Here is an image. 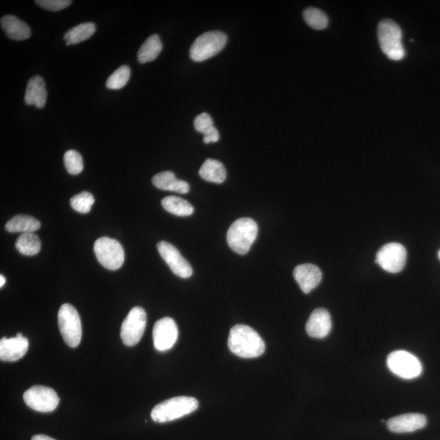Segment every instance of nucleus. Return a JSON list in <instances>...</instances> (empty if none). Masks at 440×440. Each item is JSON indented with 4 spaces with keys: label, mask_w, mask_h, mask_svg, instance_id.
<instances>
[{
    "label": "nucleus",
    "mask_w": 440,
    "mask_h": 440,
    "mask_svg": "<svg viewBox=\"0 0 440 440\" xmlns=\"http://www.w3.org/2000/svg\"><path fill=\"white\" fill-rule=\"evenodd\" d=\"M228 345L234 355L242 358H256L265 351L266 346L256 330L244 325H237L230 331Z\"/></svg>",
    "instance_id": "nucleus-1"
},
{
    "label": "nucleus",
    "mask_w": 440,
    "mask_h": 440,
    "mask_svg": "<svg viewBox=\"0 0 440 440\" xmlns=\"http://www.w3.org/2000/svg\"><path fill=\"white\" fill-rule=\"evenodd\" d=\"M198 406V401L193 397L178 396L156 404L152 410L151 418L159 423L173 422L193 413Z\"/></svg>",
    "instance_id": "nucleus-2"
},
{
    "label": "nucleus",
    "mask_w": 440,
    "mask_h": 440,
    "mask_svg": "<svg viewBox=\"0 0 440 440\" xmlns=\"http://www.w3.org/2000/svg\"><path fill=\"white\" fill-rule=\"evenodd\" d=\"M258 225L254 219L242 218L236 220L230 226L227 233V241L230 248L239 254H246L256 241Z\"/></svg>",
    "instance_id": "nucleus-3"
},
{
    "label": "nucleus",
    "mask_w": 440,
    "mask_h": 440,
    "mask_svg": "<svg viewBox=\"0 0 440 440\" xmlns=\"http://www.w3.org/2000/svg\"><path fill=\"white\" fill-rule=\"evenodd\" d=\"M378 37L381 51L393 61H400L405 56L402 43V31L393 20L380 22Z\"/></svg>",
    "instance_id": "nucleus-4"
},
{
    "label": "nucleus",
    "mask_w": 440,
    "mask_h": 440,
    "mask_svg": "<svg viewBox=\"0 0 440 440\" xmlns=\"http://www.w3.org/2000/svg\"><path fill=\"white\" fill-rule=\"evenodd\" d=\"M226 34L220 31H209L200 36L190 48V57L200 62L217 55L226 45Z\"/></svg>",
    "instance_id": "nucleus-5"
},
{
    "label": "nucleus",
    "mask_w": 440,
    "mask_h": 440,
    "mask_svg": "<svg viewBox=\"0 0 440 440\" xmlns=\"http://www.w3.org/2000/svg\"><path fill=\"white\" fill-rule=\"evenodd\" d=\"M58 325L64 341L71 347H77L82 339V323L80 314L68 303L63 305L58 312Z\"/></svg>",
    "instance_id": "nucleus-6"
},
{
    "label": "nucleus",
    "mask_w": 440,
    "mask_h": 440,
    "mask_svg": "<svg viewBox=\"0 0 440 440\" xmlns=\"http://www.w3.org/2000/svg\"><path fill=\"white\" fill-rule=\"evenodd\" d=\"M386 364L391 373L401 379H413L423 373V365L418 357L406 351L391 352Z\"/></svg>",
    "instance_id": "nucleus-7"
},
{
    "label": "nucleus",
    "mask_w": 440,
    "mask_h": 440,
    "mask_svg": "<svg viewBox=\"0 0 440 440\" xmlns=\"http://www.w3.org/2000/svg\"><path fill=\"white\" fill-rule=\"evenodd\" d=\"M94 252L97 261L109 270L119 269L125 261L124 249L115 239L101 237L94 244Z\"/></svg>",
    "instance_id": "nucleus-8"
},
{
    "label": "nucleus",
    "mask_w": 440,
    "mask_h": 440,
    "mask_svg": "<svg viewBox=\"0 0 440 440\" xmlns=\"http://www.w3.org/2000/svg\"><path fill=\"white\" fill-rule=\"evenodd\" d=\"M147 324L146 312L140 307H135L126 316L121 328V339L126 346H135L143 336Z\"/></svg>",
    "instance_id": "nucleus-9"
},
{
    "label": "nucleus",
    "mask_w": 440,
    "mask_h": 440,
    "mask_svg": "<svg viewBox=\"0 0 440 440\" xmlns=\"http://www.w3.org/2000/svg\"><path fill=\"white\" fill-rule=\"evenodd\" d=\"M24 403L38 412H52L57 408L60 398L56 391L47 386H34L24 393Z\"/></svg>",
    "instance_id": "nucleus-10"
},
{
    "label": "nucleus",
    "mask_w": 440,
    "mask_h": 440,
    "mask_svg": "<svg viewBox=\"0 0 440 440\" xmlns=\"http://www.w3.org/2000/svg\"><path fill=\"white\" fill-rule=\"evenodd\" d=\"M407 258V252L403 244L393 242L385 244L376 253V263L390 273L403 270Z\"/></svg>",
    "instance_id": "nucleus-11"
},
{
    "label": "nucleus",
    "mask_w": 440,
    "mask_h": 440,
    "mask_svg": "<svg viewBox=\"0 0 440 440\" xmlns=\"http://www.w3.org/2000/svg\"><path fill=\"white\" fill-rule=\"evenodd\" d=\"M177 325L170 317H164L155 323L153 330L154 344L159 351L173 349L178 339Z\"/></svg>",
    "instance_id": "nucleus-12"
},
{
    "label": "nucleus",
    "mask_w": 440,
    "mask_h": 440,
    "mask_svg": "<svg viewBox=\"0 0 440 440\" xmlns=\"http://www.w3.org/2000/svg\"><path fill=\"white\" fill-rule=\"evenodd\" d=\"M158 249L161 256L176 276L181 278H189L192 276V267L173 244L160 242L158 243Z\"/></svg>",
    "instance_id": "nucleus-13"
},
{
    "label": "nucleus",
    "mask_w": 440,
    "mask_h": 440,
    "mask_svg": "<svg viewBox=\"0 0 440 440\" xmlns=\"http://www.w3.org/2000/svg\"><path fill=\"white\" fill-rule=\"evenodd\" d=\"M427 419L420 413H406L388 420V428L394 433H410L423 429L427 425Z\"/></svg>",
    "instance_id": "nucleus-14"
},
{
    "label": "nucleus",
    "mask_w": 440,
    "mask_h": 440,
    "mask_svg": "<svg viewBox=\"0 0 440 440\" xmlns=\"http://www.w3.org/2000/svg\"><path fill=\"white\" fill-rule=\"evenodd\" d=\"M29 349V341L22 334L16 337H3L0 340V359L2 361H17L27 354Z\"/></svg>",
    "instance_id": "nucleus-15"
},
{
    "label": "nucleus",
    "mask_w": 440,
    "mask_h": 440,
    "mask_svg": "<svg viewBox=\"0 0 440 440\" xmlns=\"http://www.w3.org/2000/svg\"><path fill=\"white\" fill-rule=\"evenodd\" d=\"M293 277L302 291L309 293L319 286L322 279V272L321 269L314 264H301L295 268Z\"/></svg>",
    "instance_id": "nucleus-16"
},
{
    "label": "nucleus",
    "mask_w": 440,
    "mask_h": 440,
    "mask_svg": "<svg viewBox=\"0 0 440 440\" xmlns=\"http://www.w3.org/2000/svg\"><path fill=\"white\" fill-rule=\"evenodd\" d=\"M332 329L330 312L325 308H318L312 311L306 325L307 335L315 339H324Z\"/></svg>",
    "instance_id": "nucleus-17"
},
{
    "label": "nucleus",
    "mask_w": 440,
    "mask_h": 440,
    "mask_svg": "<svg viewBox=\"0 0 440 440\" xmlns=\"http://www.w3.org/2000/svg\"><path fill=\"white\" fill-rule=\"evenodd\" d=\"M47 98V91L43 78L39 75L31 78L27 83L24 103L43 109L46 105Z\"/></svg>",
    "instance_id": "nucleus-18"
},
{
    "label": "nucleus",
    "mask_w": 440,
    "mask_h": 440,
    "mask_svg": "<svg viewBox=\"0 0 440 440\" xmlns=\"http://www.w3.org/2000/svg\"><path fill=\"white\" fill-rule=\"evenodd\" d=\"M1 27L13 41H26L31 36V28L28 24L13 15H6L1 18Z\"/></svg>",
    "instance_id": "nucleus-19"
},
{
    "label": "nucleus",
    "mask_w": 440,
    "mask_h": 440,
    "mask_svg": "<svg viewBox=\"0 0 440 440\" xmlns=\"http://www.w3.org/2000/svg\"><path fill=\"white\" fill-rule=\"evenodd\" d=\"M152 182L156 188L161 190L173 191L178 193L189 192V185L184 180L176 179L175 175L170 171H163L154 176Z\"/></svg>",
    "instance_id": "nucleus-20"
},
{
    "label": "nucleus",
    "mask_w": 440,
    "mask_h": 440,
    "mask_svg": "<svg viewBox=\"0 0 440 440\" xmlns=\"http://www.w3.org/2000/svg\"><path fill=\"white\" fill-rule=\"evenodd\" d=\"M199 175L208 182L222 184L226 179L227 173L223 163L214 159H207L200 168Z\"/></svg>",
    "instance_id": "nucleus-21"
},
{
    "label": "nucleus",
    "mask_w": 440,
    "mask_h": 440,
    "mask_svg": "<svg viewBox=\"0 0 440 440\" xmlns=\"http://www.w3.org/2000/svg\"><path fill=\"white\" fill-rule=\"evenodd\" d=\"M41 223L38 219L29 215L18 214L5 225V229L9 233H34L41 228Z\"/></svg>",
    "instance_id": "nucleus-22"
},
{
    "label": "nucleus",
    "mask_w": 440,
    "mask_h": 440,
    "mask_svg": "<svg viewBox=\"0 0 440 440\" xmlns=\"http://www.w3.org/2000/svg\"><path fill=\"white\" fill-rule=\"evenodd\" d=\"M163 50V43L158 34H153L146 39L137 53V58L141 64L153 61Z\"/></svg>",
    "instance_id": "nucleus-23"
},
{
    "label": "nucleus",
    "mask_w": 440,
    "mask_h": 440,
    "mask_svg": "<svg viewBox=\"0 0 440 440\" xmlns=\"http://www.w3.org/2000/svg\"><path fill=\"white\" fill-rule=\"evenodd\" d=\"M96 31V27L94 23H82L68 29L64 36V39L66 42V45H75V44L87 41L95 34Z\"/></svg>",
    "instance_id": "nucleus-24"
},
{
    "label": "nucleus",
    "mask_w": 440,
    "mask_h": 440,
    "mask_svg": "<svg viewBox=\"0 0 440 440\" xmlns=\"http://www.w3.org/2000/svg\"><path fill=\"white\" fill-rule=\"evenodd\" d=\"M16 249L24 256H33L41 249V241L36 233H27L20 235L17 239Z\"/></svg>",
    "instance_id": "nucleus-25"
},
{
    "label": "nucleus",
    "mask_w": 440,
    "mask_h": 440,
    "mask_svg": "<svg viewBox=\"0 0 440 440\" xmlns=\"http://www.w3.org/2000/svg\"><path fill=\"white\" fill-rule=\"evenodd\" d=\"M161 205L166 212L177 217H189L194 212L193 205L188 200L175 196H169L163 198L161 200Z\"/></svg>",
    "instance_id": "nucleus-26"
},
{
    "label": "nucleus",
    "mask_w": 440,
    "mask_h": 440,
    "mask_svg": "<svg viewBox=\"0 0 440 440\" xmlns=\"http://www.w3.org/2000/svg\"><path fill=\"white\" fill-rule=\"evenodd\" d=\"M303 18H305L308 26L315 29H324L329 24V19L325 13L321 10L315 8H308L303 12Z\"/></svg>",
    "instance_id": "nucleus-27"
},
{
    "label": "nucleus",
    "mask_w": 440,
    "mask_h": 440,
    "mask_svg": "<svg viewBox=\"0 0 440 440\" xmlns=\"http://www.w3.org/2000/svg\"><path fill=\"white\" fill-rule=\"evenodd\" d=\"M131 77V68L127 66H122L112 73L108 78L106 87L111 90H119L129 82Z\"/></svg>",
    "instance_id": "nucleus-28"
},
{
    "label": "nucleus",
    "mask_w": 440,
    "mask_h": 440,
    "mask_svg": "<svg viewBox=\"0 0 440 440\" xmlns=\"http://www.w3.org/2000/svg\"><path fill=\"white\" fill-rule=\"evenodd\" d=\"M95 203V198L89 192H82L73 196L71 199V207L76 212L87 214L90 212L93 204Z\"/></svg>",
    "instance_id": "nucleus-29"
},
{
    "label": "nucleus",
    "mask_w": 440,
    "mask_h": 440,
    "mask_svg": "<svg viewBox=\"0 0 440 440\" xmlns=\"http://www.w3.org/2000/svg\"><path fill=\"white\" fill-rule=\"evenodd\" d=\"M64 164L68 173L71 175L80 174L83 170V161L82 156L75 150H68L64 155Z\"/></svg>",
    "instance_id": "nucleus-30"
},
{
    "label": "nucleus",
    "mask_w": 440,
    "mask_h": 440,
    "mask_svg": "<svg viewBox=\"0 0 440 440\" xmlns=\"http://www.w3.org/2000/svg\"><path fill=\"white\" fill-rule=\"evenodd\" d=\"M38 6L52 12H58L70 6L71 0H37Z\"/></svg>",
    "instance_id": "nucleus-31"
},
{
    "label": "nucleus",
    "mask_w": 440,
    "mask_h": 440,
    "mask_svg": "<svg viewBox=\"0 0 440 440\" xmlns=\"http://www.w3.org/2000/svg\"><path fill=\"white\" fill-rule=\"evenodd\" d=\"M214 126V122L212 117H210L207 112H203L196 117L194 120V127L196 131L200 132V133H203V135L205 132L208 131L210 129H212Z\"/></svg>",
    "instance_id": "nucleus-32"
},
{
    "label": "nucleus",
    "mask_w": 440,
    "mask_h": 440,
    "mask_svg": "<svg viewBox=\"0 0 440 440\" xmlns=\"http://www.w3.org/2000/svg\"><path fill=\"white\" fill-rule=\"evenodd\" d=\"M204 135V143L210 144V143H215L219 140V133L217 129L214 126L212 129H210L208 131L205 132Z\"/></svg>",
    "instance_id": "nucleus-33"
},
{
    "label": "nucleus",
    "mask_w": 440,
    "mask_h": 440,
    "mask_svg": "<svg viewBox=\"0 0 440 440\" xmlns=\"http://www.w3.org/2000/svg\"><path fill=\"white\" fill-rule=\"evenodd\" d=\"M31 440H56V439L47 437V435L38 434V435H34V437H32Z\"/></svg>",
    "instance_id": "nucleus-34"
},
{
    "label": "nucleus",
    "mask_w": 440,
    "mask_h": 440,
    "mask_svg": "<svg viewBox=\"0 0 440 440\" xmlns=\"http://www.w3.org/2000/svg\"><path fill=\"white\" fill-rule=\"evenodd\" d=\"M5 282H6V279L3 275L0 276V287H3L5 285Z\"/></svg>",
    "instance_id": "nucleus-35"
},
{
    "label": "nucleus",
    "mask_w": 440,
    "mask_h": 440,
    "mask_svg": "<svg viewBox=\"0 0 440 440\" xmlns=\"http://www.w3.org/2000/svg\"><path fill=\"white\" fill-rule=\"evenodd\" d=\"M438 256H439V258L440 259V249H439V251L438 252Z\"/></svg>",
    "instance_id": "nucleus-36"
}]
</instances>
